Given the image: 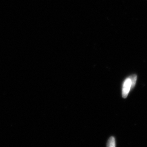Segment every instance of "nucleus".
<instances>
[{"label":"nucleus","mask_w":147,"mask_h":147,"mask_svg":"<svg viewBox=\"0 0 147 147\" xmlns=\"http://www.w3.org/2000/svg\"><path fill=\"white\" fill-rule=\"evenodd\" d=\"M131 88V82L129 77L127 78L124 82L122 88V96L123 98H126L127 97Z\"/></svg>","instance_id":"obj_1"},{"label":"nucleus","mask_w":147,"mask_h":147,"mask_svg":"<svg viewBox=\"0 0 147 147\" xmlns=\"http://www.w3.org/2000/svg\"><path fill=\"white\" fill-rule=\"evenodd\" d=\"M115 140L114 137H110L107 142V146L108 147H115L116 146Z\"/></svg>","instance_id":"obj_2"},{"label":"nucleus","mask_w":147,"mask_h":147,"mask_svg":"<svg viewBox=\"0 0 147 147\" xmlns=\"http://www.w3.org/2000/svg\"><path fill=\"white\" fill-rule=\"evenodd\" d=\"M130 80L131 82V89L133 88L135 86V84H136V81L137 79V76L135 74L131 75L129 76Z\"/></svg>","instance_id":"obj_3"}]
</instances>
